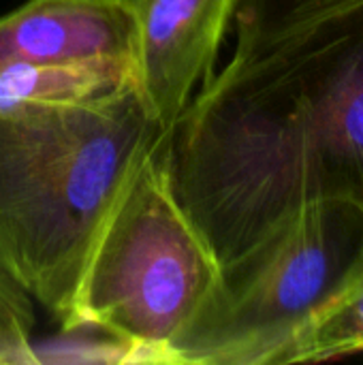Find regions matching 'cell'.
<instances>
[{"label": "cell", "mask_w": 363, "mask_h": 365, "mask_svg": "<svg viewBox=\"0 0 363 365\" xmlns=\"http://www.w3.org/2000/svg\"><path fill=\"white\" fill-rule=\"evenodd\" d=\"M158 156L220 267L306 205L363 207V9L233 56Z\"/></svg>", "instance_id": "1"}, {"label": "cell", "mask_w": 363, "mask_h": 365, "mask_svg": "<svg viewBox=\"0 0 363 365\" xmlns=\"http://www.w3.org/2000/svg\"><path fill=\"white\" fill-rule=\"evenodd\" d=\"M160 135L137 86L0 113V272L60 325L101 222Z\"/></svg>", "instance_id": "2"}, {"label": "cell", "mask_w": 363, "mask_h": 365, "mask_svg": "<svg viewBox=\"0 0 363 365\" xmlns=\"http://www.w3.org/2000/svg\"><path fill=\"white\" fill-rule=\"evenodd\" d=\"M223 267L173 197L158 143L126 178L83 261L62 331L98 329L165 364L218 287Z\"/></svg>", "instance_id": "3"}, {"label": "cell", "mask_w": 363, "mask_h": 365, "mask_svg": "<svg viewBox=\"0 0 363 365\" xmlns=\"http://www.w3.org/2000/svg\"><path fill=\"white\" fill-rule=\"evenodd\" d=\"M363 267V207H302L223 276L165 364L278 365L295 334Z\"/></svg>", "instance_id": "4"}, {"label": "cell", "mask_w": 363, "mask_h": 365, "mask_svg": "<svg viewBox=\"0 0 363 365\" xmlns=\"http://www.w3.org/2000/svg\"><path fill=\"white\" fill-rule=\"evenodd\" d=\"M135 86L165 133L216 75L220 45L240 0H128Z\"/></svg>", "instance_id": "5"}, {"label": "cell", "mask_w": 363, "mask_h": 365, "mask_svg": "<svg viewBox=\"0 0 363 365\" xmlns=\"http://www.w3.org/2000/svg\"><path fill=\"white\" fill-rule=\"evenodd\" d=\"M133 58L128 0H26L0 17V66Z\"/></svg>", "instance_id": "6"}, {"label": "cell", "mask_w": 363, "mask_h": 365, "mask_svg": "<svg viewBox=\"0 0 363 365\" xmlns=\"http://www.w3.org/2000/svg\"><path fill=\"white\" fill-rule=\"evenodd\" d=\"M131 86L133 58L6 64L0 66V113L94 103Z\"/></svg>", "instance_id": "7"}, {"label": "cell", "mask_w": 363, "mask_h": 365, "mask_svg": "<svg viewBox=\"0 0 363 365\" xmlns=\"http://www.w3.org/2000/svg\"><path fill=\"white\" fill-rule=\"evenodd\" d=\"M363 353V267L295 334L278 365L317 364Z\"/></svg>", "instance_id": "8"}, {"label": "cell", "mask_w": 363, "mask_h": 365, "mask_svg": "<svg viewBox=\"0 0 363 365\" xmlns=\"http://www.w3.org/2000/svg\"><path fill=\"white\" fill-rule=\"evenodd\" d=\"M363 9V0H240L233 56L255 53L321 21Z\"/></svg>", "instance_id": "9"}, {"label": "cell", "mask_w": 363, "mask_h": 365, "mask_svg": "<svg viewBox=\"0 0 363 365\" xmlns=\"http://www.w3.org/2000/svg\"><path fill=\"white\" fill-rule=\"evenodd\" d=\"M34 302L0 272V365L36 364Z\"/></svg>", "instance_id": "10"}]
</instances>
